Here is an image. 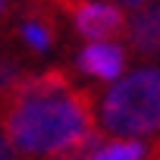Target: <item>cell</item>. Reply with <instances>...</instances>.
<instances>
[{
	"mask_svg": "<svg viewBox=\"0 0 160 160\" xmlns=\"http://www.w3.org/2000/svg\"><path fill=\"white\" fill-rule=\"evenodd\" d=\"M94 94L60 66L25 72L0 98V126L16 154L50 157L94 135Z\"/></svg>",
	"mask_w": 160,
	"mask_h": 160,
	"instance_id": "1",
	"label": "cell"
},
{
	"mask_svg": "<svg viewBox=\"0 0 160 160\" xmlns=\"http://www.w3.org/2000/svg\"><path fill=\"white\" fill-rule=\"evenodd\" d=\"M101 122L116 138L160 135V69H138L101 101Z\"/></svg>",
	"mask_w": 160,
	"mask_h": 160,
	"instance_id": "2",
	"label": "cell"
},
{
	"mask_svg": "<svg viewBox=\"0 0 160 160\" xmlns=\"http://www.w3.org/2000/svg\"><path fill=\"white\" fill-rule=\"evenodd\" d=\"M63 13L72 19L75 32L88 41H113L129 28L126 13L116 3H104V0H72Z\"/></svg>",
	"mask_w": 160,
	"mask_h": 160,
	"instance_id": "3",
	"label": "cell"
},
{
	"mask_svg": "<svg viewBox=\"0 0 160 160\" xmlns=\"http://www.w3.org/2000/svg\"><path fill=\"white\" fill-rule=\"evenodd\" d=\"M25 72H22V66L19 63H13L10 57H0V98H3L16 82H19V78H22Z\"/></svg>",
	"mask_w": 160,
	"mask_h": 160,
	"instance_id": "7",
	"label": "cell"
},
{
	"mask_svg": "<svg viewBox=\"0 0 160 160\" xmlns=\"http://www.w3.org/2000/svg\"><path fill=\"white\" fill-rule=\"evenodd\" d=\"M126 35H129V41L138 53H148V57L157 53L160 50V3L141 7L135 13V19L129 22Z\"/></svg>",
	"mask_w": 160,
	"mask_h": 160,
	"instance_id": "5",
	"label": "cell"
},
{
	"mask_svg": "<svg viewBox=\"0 0 160 160\" xmlns=\"http://www.w3.org/2000/svg\"><path fill=\"white\" fill-rule=\"evenodd\" d=\"M119 7H129V10H141V7H148V0H116Z\"/></svg>",
	"mask_w": 160,
	"mask_h": 160,
	"instance_id": "9",
	"label": "cell"
},
{
	"mask_svg": "<svg viewBox=\"0 0 160 160\" xmlns=\"http://www.w3.org/2000/svg\"><path fill=\"white\" fill-rule=\"evenodd\" d=\"M75 66L85 75L98 78V82H116L126 69V50L119 44H110V41H91L78 53Z\"/></svg>",
	"mask_w": 160,
	"mask_h": 160,
	"instance_id": "4",
	"label": "cell"
},
{
	"mask_svg": "<svg viewBox=\"0 0 160 160\" xmlns=\"http://www.w3.org/2000/svg\"><path fill=\"white\" fill-rule=\"evenodd\" d=\"M157 53H160V50H157Z\"/></svg>",
	"mask_w": 160,
	"mask_h": 160,
	"instance_id": "11",
	"label": "cell"
},
{
	"mask_svg": "<svg viewBox=\"0 0 160 160\" xmlns=\"http://www.w3.org/2000/svg\"><path fill=\"white\" fill-rule=\"evenodd\" d=\"M3 10H7V0H0V16H3Z\"/></svg>",
	"mask_w": 160,
	"mask_h": 160,
	"instance_id": "10",
	"label": "cell"
},
{
	"mask_svg": "<svg viewBox=\"0 0 160 160\" xmlns=\"http://www.w3.org/2000/svg\"><path fill=\"white\" fill-rule=\"evenodd\" d=\"M88 160H160V141H154V144H144L138 138L101 141Z\"/></svg>",
	"mask_w": 160,
	"mask_h": 160,
	"instance_id": "6",
	"label": "cell"
},
{
	"mask_svg": "<svg viewBox=\"0 0 160 160\" xmlns=\"http://www.w3.org/2000/svg\"><path fill=\"white\" fill-rule=\"evenodd\" d=\"M0 160H16V148L7 141L3 132H0Z\"/></svg>",
	"mask_w": 160,
	"mask_h": 160,
	"instance_id": "8",
	"label": "cell"
}]
</instances>
